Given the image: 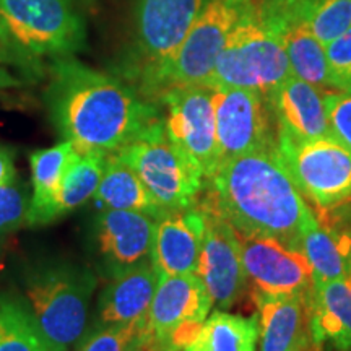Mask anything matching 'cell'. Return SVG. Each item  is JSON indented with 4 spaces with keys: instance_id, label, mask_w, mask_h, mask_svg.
Returning a JSON list of instances; mask_svg holds the SVG:
<instances>
[{
    "instance_id": "37",
    "label": "cell",
    "mask_w": 351,
    "mask_h": 351,
    "mask_svg": "<svg viewBox=\"0 0 351 351\" xmlns=\"http://www.w3.org/2000/svg\"><path fill=\"white\" fill-rule=\"evenodd\" d=\"M306 351H320V350H317V348H315V346H313V348H309V350H306Z\"/></svg>"
},
{
    "instance_id": "11",
    "label": "cell",
    "mask_w": 351,
    "mask_h": 351,
    "mask_svg": "<svg viewBox=\"0 0 351 351\" xmlns=\"http://www.w3.org/2000/svg\"><path fill=\"white\" fill-rule=\"evenodd\" d=\"M218 166L245 153L276 148L269 98L245 88H212Z\"/></svg>"
},
{
    "instance_id": "4",
    "label": "cell",
    "mask_w": 351,
    "mask_h": 351,
    "mask_svg": "<svg viewBox=\"0 0 351 351\" xmlns=\"http://www.w3.org/2000/svg\"><path fill=\"white\" fill-rule=\"evenodd\" d=\"M254 0H207L181 46L140 86L145 98L176 86L207 85L230 34Z\"/></svg>"
},
{
    "instance_id": "23",
    "label": "cell",
    "mask_w": 351,
    "mask_h": 351,
    "mask_svg": "<svg viewBox=\"0 0 351 351\" xmlns=\"http://www.w3.org/2000/svg\"><path fill=\"white\" fill-rule=\"evenodd\" d=\"M106 156L101 152L78 153L75 160L65 169L59 187L52 197L49 207L39 219L38 226L49 225L93 199L103 176Z\"/></svg>"
},
{
    "instance_id": "32",
    "label": "cell",
    "mask_w": 351,
    "mask_h": 351,
    "mask_svg": "<svg viewBox=\"0 0 351 351\" xmlns=\"http://www.w3.org/2000/svg\"><path fill=\"white\" fill-rule=\"evenodd\" d=\"M330 134L351 152V93L326 91Z\"/></svg>"
},
{
    "instance_id": "27",
    "label": "cell",
    "mask_w": 351,
    "mask_h": 351,
    "mask_svg": "<svg viewBox=\"0 0 351 351\" xmlns=\"http://www.w3.org/2000/svg\"><path fill=\"white\" fill-rule=\"evenodd\" d=\"M77 155V148L69 140H62L56 147L43 148V150H36L29 155L33 186L32 204H29L28 212L29 226L39 225V219L49 207L65 169L75 160Z\"/></svg>"
},
{
    "instance_id": "17",
    "label": "cell",
    "mask_w": 351,
    "mask_h": 351,
    "mask_svg": "<svg viewBox=\"0 0 351 351\" xmlns=\"http://www.w3.org/2000/svg\"><path fill=\"white\" fill-rule=\"evenodd\" d=\"M204 212L199 205L156 218L152 262L160 275L195 274L199 265Z\"/></svg>"
},
{
    "instance_id": "3",
    "label": "cell",
    "mask_w": 351,
    "mask_h": 351,
    "mask_svg": "<svg viewBox=\"0 0 351 351\" xmlns=\"http://www.w3.org/2000/svg\"><path fill=\"white\" fill-rule=\"evenodd\" d=\"M25 301L49 351H73L90 328L98 280L88 265L65 258L29 263L23 271Z\"/></svg>"
},
{
    "instance_id": "5",
    "label": "cell",
    "mask_w": 351,
    "mask_h": 351,
    "mask_svg": "<svg viewBox=\"0 0 351 351\" xmlns=\"http://www.w3.org/2000/svg\"><path fill=\"white\" fill-rule=\"evenodd\" d=\"M0 36L36 64L69 57L85 44V21L73 0H0Z\"/></svg>"
},
{
    "instance_id": "28",
    "label": "cell",
    "mask_w": 351,
    "mask_h": 351,
    "mask_svg": "<svg viewBox=\"0 0 351 351\" xmlns=\"http://www.w3.org/2000/svg\"><path fill=\"white\" fill-rule=\"evenodd\" d=\"M0 351H49L28 302L15 293H0Z\"/></svg>"
},
{
    "instance_id": "36",
    "label": "cell",
    "mask_w": 351,
    "mask_h": 351,
    "mask_svg": "<svg viewBox=\"0 0 351 351\" xmlns=\"http://www.w3.org/2000/svg\"><path fill=\"white\" fill-rule=\"evenodd\" d=\"M2 254H3V241H0V262H2Z\"/></svg>"
},
{
    "instance_id": "10",
    "label": "cell",
    "mask_w": 351,
    "mask_h": 351,
    "mask_svg": "<svg viewBox=\"0 0 351 351\" xmlns=\"http://www.w3.org/2000/svg\"><path fill=\"white\" fill-rule=\"evenodd\" d=\"M166 108V134L207 181L218 168L213 90L207 85L176 86L158 96Z\"/></svg>"
},
{
    "instance_id": "22",
    "label": "cell",
    "mask_w": 351,
    "mask_h": 351,
    "mask_svg": "<svg viewBox=\"0 0 351 351\" xmlns=\"http://www.w3.org/2000/svg\"><path fill=\"white\" fill-rule=\"evenodd\" d=\"M301 251L313 269L314 285L345 278L351 274V239L324 226L314 212L302 230Z\"/></svg>"
},
{
    "instance_id": "7",
    "label": "cell",
    "mask_w": 351,
    "mask_h": 351,
    "mask_svg": "<svg viewBox=\"0 0 351 351\" xmlns=\"http://www.w3.org/2000/svg\"><path fill=\"white\" fill-rule=\"evenodd\" d=\"M117 156L134 169L165 212H178L197 205L205 179L171 142L163 117L140 132L117 152Z\"/></svg>"
},
{
    "instance_id": "26",
    "label": "cell",
    "mask_w": 351,
    "mask_h": 351,
    "mask_svg": "<svg viewBox=\"0 0 351 351\" xmlns=\"http://www.w3.org/2000/svg\"><path fill=\"white\" fill-rule=\"evenodd\" d=\"M258 320L215 311L202 324L195 339L184 351H256Z\"/></svg>"
},
{
    "instance_id": "30",
    "label": "cell",
    "mask_w": 351,
    "mask_h": 351,
    "mask_svg": "<svg viewBox=\"0 0 351 351\" xmlns=\"http://www.w3.org/2000/svg\"><path fill=\"white\" fill-rule=\"evenodd\" d=\"M29 204L28 187L19 176L12 182L0 186V241L28 225Z\"/></svg>"
},
{
    "instance_id": "14",
    "label": "cell",
    "mask_w": 351,
    "mask_h": 351,
    "mask_svg": "<svg viewBox=\"0 0 351 351\" xmlns=\"http://www.w3.org/2000/svg\"><path fill=\"white\" fill-rule=\"evenodd\" d=\"M238 238L245 278L254 291L270 296L313 295V269L301 251L262 236L238 232Z\"/></svg>"
},
{
    "instance_id": "1",
    "label": "cell",
    "mask_w": 351,
    "mask_h": 351,
    "mask_svg": "<svg viewBox=\"0 0 351 351\" xmlns=\"http://www.w3.org/2000/svg\"><path fill=\"white\" fill-rule=\"evenodd\" d=\"M44 98L52 125L78 153L121 152L161 117L156 104L129 83L73 56L54 59Z\"/></svg>"
},
{
    "instance_id": "19",
    "label": "cell",
    "mask_w": 351,
    "mask_h": 351,
    "mask_svg": "<svg viewBox=\"0 0 351 351\" xmlns=\"http://www.w3.org/2000/svg\"><path fill=\"white\" fill-rule=\"evenodd\" d=\"M252 298L257 306L261 351H306L313 348L306 296H270L254 291Z\"/></svg>"
},
{
    "instance_id": "8",
    "label": "cell",
    "mask_w": 351,
    "mask_h": 351,
    "mask_svg": "<svg viewBox=\"0 0 351 351\" xmlns=\"http://www.w3.org/2000/svg\"><path fill=\"white\" fill-rule=\"evenodd\" d=\"M276 150L315 213L328 212L351 199V152L332 135L306 142L276 137Z\"/></svg>"
},
{
    "instance_id": "13",
    "label": "cell",
    "mask_w": 351,
    "mask_h": 351,
    "mask_svg": "<svg viewBox=\"0 0 351 351\" xmlns=\"http://www.w3.org/2000/svg\"><path fill=\"white\" fill-rule=\"evenodd\" d=\"M156 218L142 212L104 208L96 215L91 243L99 274L109 280L152 262Z\"/></svg>"
},
{
    "instance_id": "6",
    "label": "cell",
    "mask_w": 351,
    "mask_h": 351,
    "mask_svg": "<svg viewBox=\"0 0 351 351\" xmlns=\"http://www.w3.org/2000/svg\"><path fill=\"white\" fill-rule=\"evenodd\" d=\"M293 75L280 39L262 23L256 3L244 13L219 52L210 88H245L269 96Z\"/></svg>"
},
{
    "instance_id": "2",
    "label": "cell",
    "mask_w": 351,
    "mask_h": 351,
    "mask_svg": "<svg viewBox=\"0 0 351 351\" xmlns=\"http://www.w3.org/2000/svg\"><path fill=\"white\" fill-rule=\"evenodd\" d=\"M207 182L202 210L225 218L239 234L276 239L301 251L302 230L313 208L276 148L231 158Z\"/></svg>"
},
{
    "instance_id": "12",
    "label": "cell",
    "mask_w": 351,
    "mask_h": 351,
    "mask_svg": "<svg viewBox=\"0 0 351 351\" xmlns=\"http://www.w3.org/2000/svg\"><path fill=\"white\" fill-rule=\"evenodd\" d=\"M207 0H135V43L140 85L168 62Z\"/></svg>"
},
{
    "instance_id": "31",
    "label": "cell",
    "mask_w": 351,
    "mask_h": 351,
    "mask_svg": "<svg viewBox=\"0 0 351 351\" xmlns=\"http://www.w3.org/2000/svg\"><path fill=\"white\" fill-rule=\"evenodd\" d=\"M326 56L332 90L351 93V26L327 44Z\"/></svg>"
},
{
    "instance_id": "15",
    "label": "cell",
    "mask_w": 351,
    "mask_h": 351,
    "mask_svg": "<svg viewBox=\"0 0 351 351\" xmlns=\"http://www.w3.org/2000/svg\"><path fill=\"white\" fill-rule=\"evenodd\" d=\"M202 212L204 236L195 275L205 285L213 304L218 309H228L239 301L247 282L238 232L219 215Z\"/></svg>"
},
{
    "instance_id": "33",
    "label": "cell",
    "mask_w": 351,
    "mask_h": 351,
    "mask_svg": "<svg viewBox=\"0 0 351 351\" xmlns=\"http://www.w3.org/2000/svg\"><path fill=\"white\" fill-rule=\"evenodd\" d=\"M0 65H19L21 69H29L33 65L32 60H28L20 52H16L8 44L5 39L0 36Z\"/></svg>"
},
{
    "instance_id": "9",
    "label": "cell",
    "mask_w": 351,
    "mask_h": 351,
    "mask_svg": "<svg viewBox=\"0 0 351 351\" xmlns=\"http://www.w3.org/2000/svg\"><path fill=\"white\" fill-rule=\"evenodd\" d=\"M212 306L207 288L195 274L160 275L145 317V351H184Z\"/></svg>"
},
{
    "instance_id": "20",
    "label": "cell",
    "mask_w": 351,
    "mask_h": 351,
    "mask_svg": "<svg viewBox=\"0 0 351 351\" xmlns=\"http://www.w3.org/2000/svg\"><path fill=\"white\" fill-rule=\"evenodd\" d=\"M258 16L269 29L301 23L324 46L351 26V0H261Z\"/></svg>"
},
{
    "instance_id": "18",
    "label": "cell",
    "mask_w": 351,
    "mask_h": 351,
    "mask_svg": "<svg viewBox=\"0 0 351 351\" xmlns=\"http://www.w3.org/2000/svg\"><path fill=\"white\" fill-rule=\"evenodd\" d=\"M158 280L160 274L153 262H145L109 280L101 289L95 319L90 322L88 332L143 320L155 295Z\"/></svg>"
},
{
    "instance_id": "24",
    "label": "cell",
    "mask_w": 351,
    "mask_h": 351,
    "mask_svg": "<svg viewBox=\"0 0 351 351\" xmlns=\"http://www.w3.org/2000/svg\"><path fill=\"white\" fill-rule=\"evenodd\" d=\"M95 199L104 208L142 212L153 218H160L166 213L150 195L134 169L125 165L117 153L106 156Z\"/></svg>"
},
{
    "instance_id": "25",
    "label": "cell",
    "mask_w": 351,
    "mask_h": 351,
    "mask_svg": "<svg viewBox=\"0 0 351 351\" xmlns=\"http://www.w3.org/2000/svg\"><path fill=\"white\" fill-rule=\"evenodd\" d=\"M287 52L293 75L320 90H332L328 82L326 46L309 28L301 23H289L270 29Z\"/></svg>"
},
{
    "instance_id": "16",
    "label": "cell",
    "mask_w": 351,
    "mask_h": 351,
    "mask_svg": "<svg viewBox=\"0 0 351 351\" xmlns=\"http://www.w3.org/2000/svg\"><path fill=\"white\" fill-rule=\"evenodd\" d=\"M269 103L278 127L276 137L306 142L332 135L326 91L320 88L291 75L275 88Z\"/></svg>"
},
{
    "instance_id": "35",
    "label": "cell",
    "mask_w": 351,
    "mask_h": 351,
    "mask_svg": "<svg viewBox=\"0 0 351 351\" xmlns=\"http://www.w3.org/2000/svg\"><path fill=\"white\" fill-rule=\"evenodd\" d=\"M16 85H20L19 78H16L15 75H12V73L8 72L3 65H0V90H2V88H12Z\"/></svg>"
},
{
    "instance_id": "34",
    "label": "cell",
    "mask_w": 351,
    "mask_h": 351,
    "mask_svg": "<svg viewBox=\"0 0 351 351\" xmlns=\"http://www.w3.org/2000/svg\"><path fill=\"white\" fill-rule=\"evenodd\" d=\"M16 178V169L15 163H13L12 153L5 150V148H0V186L2 184L12 182Z\"/></svg>"
},
{
    "instance_id": "29",
    "label": "cell",
    "mask_w": 351,
    "mask_h": 351,
    "mask_svg": "<svg viewBox=\"0 0 351 351\" xmlns=\"http://www.w3.org/2000/svg\"><path fill=\"white\" fill-rule=\"evenodd\" d=\"M145 319L91 330L73 351H145Z\"/></svg>"
},
{
    "instance_id": "21",
    "label": "cell",
    "mask_w": 351,
    "mask_h": 351,
    "mask_svg": "<svg viewBox=\"0 0 351 351\" xmlns=\"http://www.w3.org/2000/svg\"><path fill=\"white\" fill-rule=\"evenodd\" d=\"M311 340L322 351H351V274L345 278L314 285L307 300Z\"/></svg>"
}]
</instances>
